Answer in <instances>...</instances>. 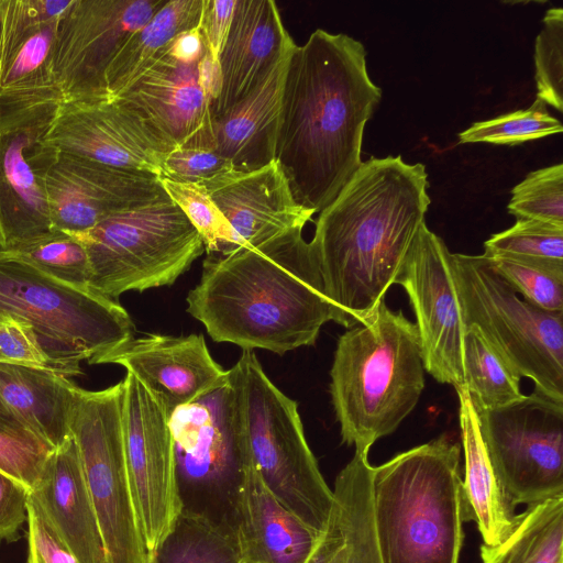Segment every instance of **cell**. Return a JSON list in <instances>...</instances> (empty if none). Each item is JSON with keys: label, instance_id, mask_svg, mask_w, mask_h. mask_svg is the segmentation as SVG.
Returning <instances> with one entry per match:
<instances>
[{"label": "cell", "instance_id": "18", "mask_svg": "<svg viewBox=\"0 0 563 563\" xmlns=\"http://www.w3.org/2000/svg\"><path fill=\"white\" fill-rule=\"evenodd\" d=\"M64 154L159 178L175 147L120 99L63 103L37 142Z\"/></svg>", "mask_w": 563, "mask_h": 563}, {"label": "cell", "instance_id": "43", "mask_svg": "<svg viewBox=\"0 0 563 563\" xmlns=\"http://www.w3.org/2000/svg\"><path fill=\"white\" fill-rule=\"evenodd\" d=\"M0 356L15 363L62 373L43 350L33 325L8 312H0Z\"/></svg>", "mask_w": 563, "mask_h": 563}, {"label": "cell", "instance_id": "48", "mask_svg": "<svg viewBox=\"0 0 563 563\" xmlns=\"http://www.w3.org/2000/svg\"><path fill=\"white\" fill-rule=\"evenodd\" d=\"M197 76L199 86L211 106L216 102L221 90V71L219 62L214 60L207 52L197 63Z\"/></svg>", "mask_w": 563, "mask_h": 563}, {"label": "cell", "instance_id": "10", "mask_svg": "<svg viewBox=\"0 0 563 563\" xmlns=\"http://www.w3.org/2000/svg\"><path fill=\"white\" fill-rule=\"evenodd\" d=\"M74 235L88 254L89 287L110 299L174 284L205 251L200 234L168 196Z\"/></svg>", "mask_w": 563, "mask_h": 563}, {"label": "cell", "instance_id": "20", "mask_svg": "<svg viewBox=\"0 0 563 563\" xmlns=\"http://www.w3.org/2000/svg\"><path fill=\"white\" fill-rule=\"evenodd\" d=\"M205 187L230 228L235 251L305 228L314 214L296 201L276 161L251 172L232 169Z\"/></svg>", "mask_w": 563, "mask_h": 563}, {"label": "cell", "instance_id": "14", "mask_svg": "<svg viewBox=\"0 0 563 563\" xmlns=\"http://www.w3.org/2000/svg\"><path fill=\"white\" fill-rule=\"evenodd\" d=\"M166 0H71L62 14L53 73L63 103L109 101L107 73L128 38Z\"/></svg>", "mask_w": 563, "mask_h": 563}, {"label": "cell", "instance_id": "11", "mask_svg": "<svg viewBox=\"0 0 563 563\" xmlns=\"http://www.w3.org/2000/svg\"><path fill=\"white\" fill-rule=\"evenodd\" d=\"M123 397V379L101 390L77 387L70 435L98 520L104 563H148L125 461Z\"/></svg>", "mask_w": 563, "mask_h": 563}, {"label": "cell", "instance_id": "33", "mask_svg": "<svg viewBox=\"0 0 563 563\" xmlns=\"http://www.w3.org/2000/svg\"><path fill=\"white\" fill-rule=\"evenodd\" d=\"M520 378L467 327L463 343V386L475 410L496 409L520 399Z\"/></svg>", "mask_w": 563, "mask_h": 563}, {"label": "cell", "instance_id": "35", "mask_svg": "<svg viewBox=\"0 0 563 563\" xmlns=\"http://www.w3.org/2000/svg\"><path fill=\"white\" fill-rule=\"evenodd\" d=\"M483 255L563 265V227L517 219L512 227L485 241Z\"/></svg>", "mask_w": 563, "mask_h": 563}, {"label": "cell", "instance_id": "3", "mask_svg": "<svg viewBox=\"0 0 563 563\" xmlns=\"http://www.w3.org/2000/svg\"><path fill=\"white\" fill-rule=\"evenodd\" d=\"M303 228L254 247L207 255L187 311L216 342L279 355L313 345L322 325L336 321Z\"/></svg>", "mask_w": 563, "mask_h": 563}, {"label": "cell", "instance_id": "5", "mask_svg": "<svg viewBox=\"0 0 563 563\" xmlns=\"http://www.w3.org/2000/svg\"><path fill=\"white\" fill-rule=\"evenodd\" d=\"M461 445L448 435L374 467L372 504L383 563H460Z\"/></svg>", "mask_w": 563, "mask_h": 563}, {"label": "cell", "instance_id": "34", "mask_svg": "<svg viewBox=\"0 0 563 563\" xmlns=\"http://www.w3.org/2000/svg\"><path fill=\"white\" fill-rule=\"evenodd\" d=\"M562 131L561 121L552 117L547 104L537 98L527 109L473 123L459 134V140L460 143L517 145Z\"/></svg>", "mask_w": 563, "mask_h": 563}, {"label": "cell", "instance_id": "31", "mask_svg": "<svg viewBox=\"0 0 563 563\" xmlns=\"http://www.w3.org/2000/svg\"><path fill=\"white\" fill-rule=\"evenodd\" d=\"M482 563H563V494L528 505L507 536L482 544Z\"/></svg>", "mask_w": 563, "mask_h": 563}, {"label": "cell", "instance_id": "28", "mask_svg": "<svg viewBox=\"0 0 563 563\" xmlns=\"http://www.w3.org/2000/svg\"><path fill=\"white\" fill-rule=\"evenodd\" d=\"M459 397V419L464 455L461 483L463 521L476 523L485 545H495L510 531L515 509L505 497L489 462L478 417L464 386L454 387Z\"/></svg>", "mask_w": 563, "mask_h": 563}, {"label": "cell", "instance_id": "26", "mask_svg": "<svg viewBox=\"0 0 563 563\" xmlns=\"http://www.w3.org/2000/svg\"><path fill=\"white\" fill-rule=\"evenodd\" d=\"M288 56L245 99L211 119L210 148L235 170H255L274 161Z\"/></svg>", "mask_w": 563, "mask_h": 563}, {"label": "cell", "instance_id": "51", "mask_svg": "<svg viewBox=\"0 0 563 563\" xmlns=\"http://www.w3.org/2000/svg\"><path fill=\"white\" fill-rule=\"evenodd\" d=\"M0 361L12 362V361H8V360L3 358L2 356H0Z\"/></svg>", "mask_w": 563, "mask_h": 563}, {"label": "cell", "instance_id": "1", "mask_svg": "<svg viewBox=\"0 0 563 563\" xmlns=\"http://www.w3.org/2000/svg\"><path fill=\"white\" fill-rule=\"evenodd\" d=\"M380 99L357 40L318 29L303 45L294 46L285 68L274 161L299 205L322 211L357 170L364 128Z\"/></svg>", "mask_w": 563, "mask_h": 563}, {"label": "cell", "instance_id": "27", "mask_svg": "<svg viewBox=\"0 0 563 563\" xmlns=\"http://www.w3.org/2000/svg\"><path fill=\"white\" fill-rule=\"evenodd\" d=\"M77 387L62 373L0 361V400L26 432L52 451L70 438Z\"/></svg>", "mask_w": 563, "mask_h": 563}, {"label": "cell", "instance_id": "15", "mask_svg": "<svg viewBox=\"0 0 563 563\" xmlns=\"http://www.w3.org/2000/svg\"><path fill=\"white\" fill-rule=\"evenodd\" d=\"M407 292L424 369L439 383L463 386V343L467 330L452 275V253L426 222L395 280Z\"/></svg>", "mask_w": 563, "mask_h": 563}, {"label": "cell", "instance_id": "38", "mask_svg": "<svg viewBox=\"0 0 563 563\" xmlns=\"http://www.w3.org/2000/svg\"><path fill=\"white\" fill-rule=\"evenodd\" d=\"M489 260L525 300L548 311L563 312V265L510 257Z\"/></svg>", "mask_w": 563, "mask_h": 563}, {"label": "cell", "instance_id": "29", "mask_svg": "<svg viewBox=\"0 0 563 563\" xmlns=\"http://www.w3.org/2000/svg\"><path fill=\"white\" fill-rule=\"evenodd\" d=\"M203 0L166 1L119 51L107 73L110 99L126 91L168 53L180 33L198 27Z\"/></svg>", "mask_w": 563, "mask_h": 563}, {"label": "cell", "instance_id": "46", "mask_svg": "<svg viewBox=\"0 0 563 563\" xmlns=\"http://www.w3.org/2000/svg\"><path fill=\"white\" fill-rule=\"evenodd\" d=\"M238 0H203L199 30L206 52L217 62L230 30Z\"/></svg>", "mask_w": 563, "mask_h": 563}, {"label": "cell", "instance_id": "37", "mask_svg": "<svg viewBox=\"0 0 563 563\" xmlns=\"http://www.w3.org/2000/svg\"><path fill=\"white\" fill-rule=\"evenodd\" d=\"M12 252L59 280L89 287L88 254L84 243L74 234L54 230Z\"/></svg>", "mask_w": 563, "mask_h": 563}, {"label": "cell", "instance_id": "36", "mask_svg": "<svg viewBox=\"0 0 563 563\" xmlns=\"http://www.w3.org/2000/svg\"><path fill=\"white\" fill-rule=\"evenodd\" d=\"M159 180L170 200L200 234L207 255L222 256L235 251L230 228L203 185Z\"/></svg>", "mask_w": 563, "mask_h": 563}, {"label": "cell", "instance_id": "21", "mask_svg": "<svg viewBox=\"0 0 563 563\" xmlns=\"http://www.w3.org/2000/svg\"><path fill=\"white\" fill-rule=\"evenodd\" d=\"M295 45L273 0H238L219 55L221 90L211 119L252 93Z\"/></svg>", "mask_w": 563, "mask_h": 563}, {"label": "cell", "instance_id": "22", "mask_svg": "<svg viewBox=\"0 0 563 563\" xmlns=\"http://www.w3.org/2000/svg\"><path fill=\"white\" fill-rule=\"evenodd\" d=\"M120 99L147 120L175 148H210V104L197 76V63L184 64L168 53Z\"/></svg>", "mask_w": 563, "mask_h": 563}, {"label": "cell", "instance_id": "2", "mask_svg": "<svg viewBox=\"0 0 563 563\" xmlns=\"http://www.w3.org/2000/svg\"><path fill=\"white\" fill-rule=\"evenodd\" d=\"M423 164L362 162L319 212L310 241L336 323L352 328L384 301L431 202Z\"/></svg>", "mask_w": 563, "mask_h": 563}, {"label": "cell", "instance_id": "50", "mask_svg": "<svg viewBox=\"0 0 563 563\" xmlns=\"http://www.w3.org/2000/svg\"><path fill=\"white\" fill-rule=\"evenodd\" d=\"M0 432L21 435V437H32L29 432L24 430V428L11 416L8 409L4 407L2 401L0 400ZM35 439V438H34Z\"/></svg>", "mask_w": 563, "mask_h": 563}, {"label": "cell", "instance_id": "52", "mask_svg": "<svg viewBox=\"0 0 563 563\" xmlns=\"http://www.w3.org/2000/svg\"><path fill=\"white\" fill-rule=\"evenodd\" d=\"M241 563H245V562L242 561Z\"/></svg>", "mask_w": 563, "mask_h": 563}, {"label": "cell", "instance_id": "32", "mask_svg": "<svg viewBox=\"0 0 563 563\" xmlns=\"http://www.w3.org/2000/svg\"><path fill=\"white\" fill-rule=\"evenodd\" d=\"M235 532L203 518L179 514L148 556V563H241Z\"/></svg>", "mask_w": 563, "mask_h": 563}, {"label": "cell", "instance_id": "45", "mask_svg": "<svg viewBox=\"0 0 563 563\" xmlns=\"http://www.w3.org/2000/svg\"><path fill=\"white\" fill-rule=\"evenodd\" d=\"M30 490L0 471V540L16 541L27 521Z\"/></svg>", "mask_w": 563, "mask_h": 563}, {"label": "cell", "instance_id": "13", "mask_svg": "<svg viewBox=\"0 0 563 563\" xmlns=\"http://www.w3.org/2000/svg\"><path fill=\"white\" fill-rule=\"evenodd\" d=\"M70 2L0 0V133L48 126L63 104L53 52Z\"/></svg>", "mask_w": 563, "mask_h": 563}, {"label": "cell", "instance_id": "4", "mask_svg": "<svg viewBox=\"0 0 563 563\" xmlns=\"http://www.w3.org/2000/svg\"><path fill=\"white\" fill-rule=\"evenodd\" d=\"M416 324L385 300L338 340L330 394L342 442L369 451L415 409L424 388Z\"/></svg>", "mask_w": 563, "mask_h": 563}, {"label": "cell", "instance_id": "49", "mask_svg": "<svg viewBox=\"0 0 563 563\" xmlns=\"http://www.w3.org/2000/svg\"><path fill=\"white\" fill-rule=\"evenodd\" d=\"M343 537L332 514L327 530L323 532L317 548L306 563H328L342 545Z\"/></svg>", "mask_w": 563, "mask_h": 563}, {"label": "cell", "instance_id": "40", "mask_svg": "<svg viewBox=\"0 0 563 563\" xmlns=\"http://www.w3.org/2000/svg\"><path fill=\"white\" fill-rule=\"evenodd\" d=\"M537 98L563 109V9L551 8L534 44Z\"/></svg>", "mask_w": 563, "mask_h": 563}, {"label": "cell", "instance_id": "47", "mask_svg": "<svg viewBox=\"0 0 563 563\" xmlns=\"http://www.w3.org/2000/svg\"><path fill=\"white\" fill-rule=\"evenodd\" d=\"M205 52L203 41L198 26L176 36L168 49V55L184 64H196Z\"/></svg>", "mask_w": 563, "mask_h": 563}, {"label": "cell", "instance_id": "39", "mask_svg": "<svg viewBox=\"0 0 563 563\" xmlns=\"http://www.w3.org/2000/svg\"><path fill=\"white\" fill-rule=\"evenodd\" d=\"M508 212L517 219H532L563 227V165L529 173L511 190Z\"/></svg>", "mask_w": 563, "mask_h": 563}, {"label": "cell", "instance_id": "41", "mask_svg": "<svg viewBox=\"0 0 563 563\" xmlns=\"http://www.w3.org/2000/svg\"><path fill=\"white\" fill-rule=\"evenodd\" d=\"M232 169V164L212 148L183 146L166 155L159 178L205 186Z\"/></svg>", "mask_w": 563, "mask_h": 563}, {"label": "cell", "instance_id": "23", "mask_svg": "<svg viewBox=\"0 0 563 563\" xmlns=\"http://www.w3.org/2000/svg\"><path fill=\"white\" fill-rule=\"evenodd\" d=\"M235 533L245 563H306L323 534L275 497L253 462L238 497Z\"/></svg>", "mask_w": 563, "mask_h": 563}, {"label": "cell", "instance_id": "6", "mask_svg": "<svg viewBox=\"0 0 563 563\" xmlns=\"http://www.w3.org/2000/svg\"><path fill=\"white\" fill-rule=\"evenodd\" d=\"M0 312L29 321L54 365L66 376L133 336L128 311L89 287L59 280L12 251L0 249Z\"/></svg>", "mask_w": 563, "mask_h": 563}, {"label": "cell", "instance_id": "16", "mask_svg": "<svg viewBox=\"0 0 563 563\" xmlns=\"http://www.w3.org/2000/svg\"><path fill=\"white\" fill-rule=\"evenodd\" d=\"M123 439L134 506L150 554L178 518V497L167 413L131 373L123 378Z\"/></svg>", "mask_w": 563, "mask_h": 563}, {"label": "cell", "instance_id": "19", "mask_svg": "<svg viewBox=\"0 0 563 563\" xmlns=\"http://www.w3.org/2000/svg\"><path fill=\"white\" fill-rule=\"evenodd\" d=\"M97 364H118L133 374L168 415L223 382L228 369L211 356L202 334L131 338Z\"/></svg>", "mask_w": 563, "mask_h": 563}, {"label": "cell", "instance_id": "30", "mask_svg": "<svg viewBox=\"0 0 563 563\" xmlns=\"http://www.w3.org/2000/svg\"><path fill=\"white\" fill-rule=\"evenodd\" d=\"M368 452L355 449L351 461L334 482L332 516L343 544L338 563H383L374 527L372 504L373 471Z\"/></svg>", "mask_w": 563, "mask_h": 563}, {"label": "cell", "instance_id": "12", "mask_svg": "<svg viewBox=\"0 0 563 563\" xmlns=\"http://www.w3.org/2000/svg\"><path fill=\"white\" fill-rule=\"evenodd\" d=\"M476 413L493 471L514 507L563 494V401L534 390Z\"/></svg>", "mask_w": 563, "mask_h": 563}, {"label": "cell", "instance_id": "25", "mask_svg": "<svg viewBox=\"0 0 563 563\" xmlns=\"http://www.w3.org/2000/svg\"><path fill=\"white\" fill-rule=\"evenodd\" d=\"M46 129L0 133L1 250H16L54 231L44 183L30 159Z\"/></svg>", "mask_w": 563, "mask_h": 563}, {"label": "cell", "instance_id": "24", "mask_svg": "<svg viewBox=\"0 0 563 563\" xmlns=\"http://www.w3.org/2000/svg\"><path fill=\"white\" fill-rule=\"evenodd\" d=\"M30 496L79 563H104L98 520L71 435L51 452Z\"/></svg>", "mask_w": 563, "mask_h": 563}, {"label": "cell", "instance_id": "8", "mask_svg": "<svg viewBox=\"0 0 563 563\" xmlns=\"http://www.w3.org/2000/svg\"><path fill=\"white\" fill-rule=\"evenodd\" d=\"M239 390L251 459L267 488L319 533L329 525L333 493L307 442L298 404L243 350L229 369Z\"/></svg>", "mask_w": 563, "mask_h": 563}, {"label": "cell", "instance_id": "17", "mask_svg": "<svg viewBox=\"0 0 563 563\" xmlns=\"http://www.w3.org/2000/svg\"><path fill=\"white\" fill-rule=\"evenodd\" d=\"M30 159L44 183L56 231L80 234L113 214L167 196L155 176L112 168L38 143L30 150Z\"/></svg>", "mask_w": 563, "mask_h": 563}, {"label": "cell", "instance_id": "44", "mask_svg": "<svg viewBox=\"0 0 563 563\" xmlns=\"http://www.w3.org/2000/svg\"><path fill=\"white\" fill-rule=\"evenodd\" d=\"M26 522L27 563H79L31 496Z\"/></svg>", "mask_w": 563, "mask_h": 563}, {"label": "cell", "instance_id": "42", "mask_svg": "<svg viewBox=\"0 0 563 563\" xmlns=\"http://www.w3.org/2000/svg\"><path fill=\"white\" fill-rule=\"evenodd\" d=\"M51 452L34 438L0 432V471L30 492L38 482Z\"/></svg>", "mask_w": 563, "mask_h": 563}, {"label": "cell", "instance_id": "9", "mask_svg": "<svg viewBox=\"0 0 563 563\" xmlns=\"http://www.w3.org/2000/svg\"><path fill=\"white\" fill-rule=\"evenodd\" d=\"M452 275L465 325L516 377L563 401V312L520 298L484 255L452 253Z\"/></svg>", "mask_w": 563, "mask_h": 563}, {"label": "cell", "instance_id": "7", "mask_svg": "<svg viewBox=\"0 0 563 563\" xmlns=\"http://www.w3.org/2000/svg\"><path fill=\"white\" fill-rule=\"evenodd\" d=\"M167 421L180 511L235 532L238 497L252 459L230 371L223 382L175 408Z\"/></svg>", "mask_w": 563, "mask_h": 563}]
</instances>
